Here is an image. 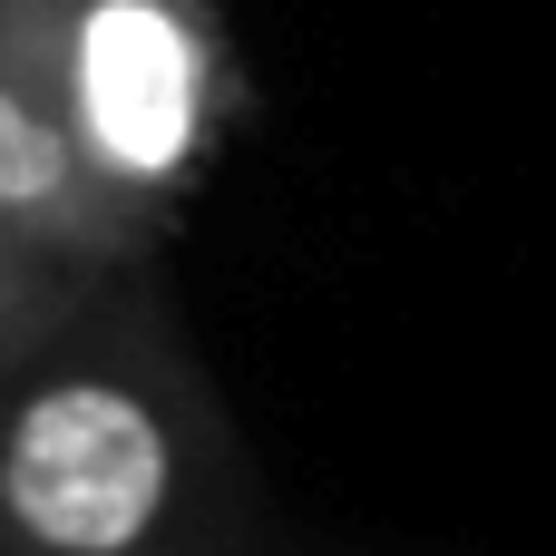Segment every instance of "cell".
Listing matches in <instances>:
<instances>
[{
	"label": "cell",
	"instance_id": "1",
	"mask_svg": "<svg viewBox=\"0 0 556 556\" xmlns=\"http://www.w3.org/2000/svg\"><path fill=\"white\" fill-rule=\"evenodd\" d=\"M0 556H254V489L156 264L0 352Z\"/></svg>",
	"mask_w": 556,
	"mask_h": 556
},
{
	"label": "cell",
	"instance_id": "2",
	"mask_svg": "<svg viewBox=\"0 0 556 556\" xmlns=\"http://www.w3.org/2000/svg\"><path fill=\"white\" fill-rule=\"evenodd\" d=\"M20 78L68 156L156 225L235 117V59L205 0H20Z\"/></svg>",
	"mask_w": 556,
	"mask_h": 556
},
{
	"label": "cell",
	"instance_id": "3",
	"mask_svg": "<svg viewBox=\"0 0 556 556\" xmlns=\"http://www.w3.org/2000/svg\"><path fill=\"white\" fill-rule=\"evenodd\" d=\"M156 215L117 205L29 88H0V352L59 323L78 293L156 264Z\"/></svg>",
	"mask_w": 556,
	"mask_h": 556
},
{
	"label": "cell",
	"instance_id": "4",
	"mask_svg": "<svg viewBox=\"0 0 556 556\" xmlns=\"http://www.w3.org/2000/svg\"><path fill=\"white\" fill-rule=\"evenodd\" d=\"M0 88H29L20 78V0H0Z\"/></svg>",
	"mask_w": 556,
	"mask_h": 556
}]
</instances>
